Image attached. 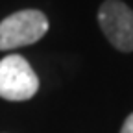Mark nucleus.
Wrapping results in <instances>:
<instances>
[{"mask_svg": "<svg viewBox=\"0 0 133 133\" xmlns=\"http://www.w3.org/2000/svg\"><path fill=\"white\" fill-rule=\"evenodd\" d=\"M48 31V19L39 9H21L0 22V50H15L37 43Z\"/></svg>", "mask_w": 133, "mask_h": 133, "instance_id": "obj_1", "label": "nucleus"}, {"mask_svg": "<svg viewBox=\"0 0 133 133\" xmlns=\"http://www.w3.org/2000/svg\"><path fill=\"white\" fill-rule=\"evenodd\" d=\"M39 91V78L30 63L11 54L0 59V98L8 102H24Z\"/></svg>", "mask_w": 133, "mask_h": 133, "instance_id": "obj_2", "label": "nucleus"}, {"mask_svg": "<svg viewBox=\"0 0 133 133\" xmlns=\"http://www.w3.org/2000/svg\"><path fill=\"white\" fill-rule=\"evenodd\" d=\"M98 24L107 41L120 52H133V9L120 0H105L98 9Z\"/></svg>", "mask_w": 133, "mask_h": 133, "instance_id": "obj_3", "label": "nucleus"}, {"mask_svg": "<svg viewBox=\"0 0 133 133\" xmlns=\"http://www.w3.org/2000/svg\"><path fill=\"white\" fill-rule=\"evenodd\" d=\"M120 133H133V113L128 116V118H126V122L122 124Z\"/></svg>", "mask_w": 133, "mask_h": 133, "instance_id": "obj_4", "label": "nucleus"}]
</instances>
